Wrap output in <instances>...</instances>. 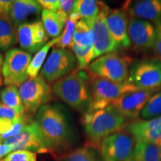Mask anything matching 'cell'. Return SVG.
<instances>
[{
  "label": "cell",
  "instance_id": "1",
  "mask_svg": "<svg viewBox=\"0 0 161 161\" xmlns=\"http://www.w3.org/2000/svg\"><path fill=\"white\" fill-rule=\"evenodd\" d=\"M36 122L49 152L65 149L71 142L66 116L56 105L45 104L37 110Z\"/></svg>",
  "mask_w": 161,
  "mask_h": 161
},
{
  "label": "cell",
  "instance_id": "2",
  "mask_svg": "<svg viewBox=\"0 0 161 161\" xmlns=\"http://www.w3.org/2000/svg\"><path fill=\"white\" fill-rule=\"evenodd\" d=\"M52 92L74 110L85 114L91 102L89 74L82 69L73 70L55 82Z\"/></svg>",
  "mask_w": 161,
  "mask_h": 161
},
{
  "label": "cell",
  "instance_id": "3",
  "mask_svg": "<svg viewBox=\"0 0 161 161\" xmlns=\"http://www.w3.org/2000/svg\"><path fill=\"white\" fill-rule=\"evenodd\" d=\"M126 120L114 107L109 105L104 109L86 113L83 124L90 143L99 148L104 139L124 129Z\"/></svg>",
  "mask_w": 161,
  "mask_h": 161
},
{
  "label": "cell",
  "instance_id": "4",
  "mask_svg": "<svg viewBox=\"0 0 161 161\" xmlns=\"http://www.w3.org/2000/svg\"><path fill=\"white\" fill-rule=\"evenodd\" d=\"M90 87L91 93V102L86 113H91L104 109L126 92L138 90L128 83H116L105 78L98 77L90 72Z\"/></svg>",
  "mask_w": 161,
  "mask_h": 161
},
{
  "label": "cell",
  "instance_id": "5",
  "mask_svg": "<svg viewBox=\"0 0 161 161\" xmlns=\"http://www.w3.org/2000/svg\"><path fill=\"white\" fill-rule=\"evenodd\" d=\"M132 59L116 52L106 54L93 60L89 65L90 71L98 77L116 83H124L129 76Z\"/></svg>",
  "mask_w": 161,
  "mask_h": 161
},
{
  "label": "cell",
  "instance_id": "6",
  "mask_svg": "<svg viewBox=\"0 0 161 161\" xmlns=\"http://www.w3.org/2000/svg\"><path fill=\"white\" fill-rule=\"evenodd\" d=\"M127 81L138 90L161 91V61L144 58L131 64Z\"/></svg>",
  "mask_w": 161,
  "mask_h": 161
},
{
  "label": "cell",
  "instance_id": "7",
  "mask_svg": "<svg viewBox=\"0 0 161 161\" xmlns=\"http://www.w3.org/2000/svg\"><path fill=\"white\" fill-rule=\"evenodd\" d=\"M31 59V54L23 49H11L6 52L2 69L4 84L21 86L29 78L28 69Z\"/></svg>",
  "mask_w": 161,
  "mask_h": 161
},
{
  "label": "cell",
  "instance_id": "8",
  "mask_svg": "<svg viewBox=\"0 0 161 161\" xmlns=\"http://www.w3.org/2000/svg\"><path fill=\"white\" fill-rule=\"evenodd\" d=\"M75 56L66 49L54 48L41 69L40 76L49 83L58 81L75 70Z\"/></svg>",
  "mask_w": 161,
  "mask_h": 161
},
{
  "label": "cell",
  "instance_id": "9",
  "mask_svg": "<svg viewBox=\"0 0 161 161\" xmlns=\"http://www.w3.org/2000/svg\"><path fill=\"white\" fill-rule=\"evenodd\" d=\"M136 142L125 130L114 133L104 139L99 146L102 161H130Z\"/></svg>",
  "mask_w": 161,
  "mask_h": 161
},
{
  "label": "cell",
  "instance_id": "10",
  "mask_svg": "<svg viewBox=\"0 0 161 161\" xmlns=\"http://www.w3.org/2000/svg\"><path fill=\"white\" fill-rule=\"evenodd\" d=\"M19 96L24 110L35 114L52 97V90L41 76L29 78L19 86Z\"/></svg>",
  "mask_w": 161,
  "mask_h": 161
},
{
  "label": "cell",
  "instance_id": "11",
  "mask_svg": "<svg viewBox=\"0 0 161 161\" xmlns=\"http://www.w3.org/2000/svg\"><path fill=\"white\" fill-rule=\"evenodd\" d=\"M3 144L11 146L13 151L26 150L35 153L49 152L36 122L28 124L17 135L5 140Z\"/></svg>",
  "mask_w": 161,
  "mask_h": 161
},
{
  "label": "cell",
  "instance_id": "12",
  "mask_svg": "<svg viewBox=\"0 0 161 161\" xmlns=\"http://www.w3.org/2000/svg\"><path fill=\"white\" fill-rule=\"evenodd\" d=\"M128 35L130 46L136 51L145 52L153 49L155 42L156 27L146 20L130 17Z\"/></svg>",
  "mask_w": 161,
  "mask_h": 161
},
{
  "label": "cell",
  "instance_id": "13",
  "mask_svg": "<svg viewBox=\"0 0 161 161\" xmlns=\"http://www.w3.org/2000/svg\"><path fill=\"white\" fill-rule=\"evenodd\" d=\"M154 92L143 90L126 92L113 102L111 105L125 119H136Z\"/></svg>",
  "mask_w": 161,
  "mask_h": 161
},
{
  "label": "cell",
  "instance_id": "14",
  "mask_svg": "<svg viewBox=\"0 0 161 161\" xmlns=\"http://www.w3.org/2000/svg\"><path fill=\"white\" fill-rule=\"evenodd\" d=\"M108 8L106 5H104L102 11L93 19L89 20L91 23L94 33V41L92 45L94 58L115 52L119 49L117 44L112 37L105 23V11Z\"/></svg>",
  "mask_w": 161,
  "mask_h": 161
},
{
  "label": "cell",
  "instance_id": "15",
  "mask_svg": "<svg viewBox=\"0 0 161 161\" xmlns=\"http://www.w3.org/2000/svg\"><path fill=\"white\" fill-rule=\"evenodd\" d=\"M17 39L23 50L32 54L47 43L48 36L41 21L26 22L17 27Z\"/></svg>",
  "mask_w": 161,
  "mask_h": 161
},
{
  "label": "cell",
  "instance_id": "16",
  "mask_svg": "<svg viewBox=\"0 0 161 161\" xmlns=\"http://www.w3.org/2000/svg\"><path fill=\"white\" fill-rule=\"evenodd\" d=\"M123 130L130 134L136 142H147L161 147V116L148 120L136 119L127 123Z\"/></svg>",
  "mask_w": 161,
  "mask_h": 161
},
{
  "label": "cell",
  "instance_id": "17",
  "mask_svg": "<svg viewBox=\"0 0 161 161\" xmlns=\"http://www.w3.org/2000/svg\"><path fill=\"white\" fill-rule=\"evenodd\" d=\"M105 23L112 37L118 47L128 49L130 43L128 35V25L129 15L122 8L110 9L105 11Z\"/></svg>",
  "mask_w": 161,
  "mask_h": 161
},
{
  "label": "cell",
  "instance_id": "18",
  "mask_svg": "<svg viewBox=\"0 0 161 161\" xmlns=\"http://www.w3.org/2000/svg\"><path fill=\"white\" fill-rule=\"evenodd\" d=\"M122 9L130 17L150 22L154 26L161 25V0L127 1Z\"/></svg>",
  "mask_w": 161,
  "mask_h": 161
},
{
  "label": "cell",
  "instance_id": "19",
  "mask_svg": "<svg viewBox=\"0 0 161 161\" xmlns=\"http://www.w3.org/2000/svg\"><path fill=\"white\" fill-rule=\"evenodd\" d=\"M41 9L40 5L35 0H17L14 2L9 18L14 25L17 28L26 23L30 16L40 15Z\"/></svg>",
  "mask_w": 161,
  "mask_h": 161
},
{
  "label": "cell",
  "instance_id": "20",
  "mask_svg": "<svg viewBox=\"0 0 161 161\" xmlns=\"http://www.w3.org/2000/svg\"><path fill=\"white\" fill-rule=\"evenodd\" d=\"M41 18V22L47 35L55 39L61 35L69 17L59 11H50L43 10Z\"/></svg>",
  "mask_w": 161,
  "mask_h": 161
},
{
  "label": "cell",
  "instance_id": "21",
  "mask_svg": "<svg viewBox=\"0 0 161 161\" xmlns=\"http://www.w3.org/2000/svg\"><path fill=\"white\" fill-rule=\"evenodd\" d=\"M94 33L89 20L81 19L75 24L72 44L80 47H91L93 45Z\"/></svg>",
  "mask_w": 161,
  "mask_h": 161
},
{
  "label": "cell",
  "instance_id": "22",
  "mask_svg": "<svg viewBox=\"0 0 161 161\" xmlns=\"http://www.w3.org/2000/svg\"><path fill=\"white\" fill-rule=\"evenodd\" d=\"M130 161H161V147L147 142H136Z\"/></svg>",
  "mask_w": 161,
  "mask_h": 161
},
{
  "label": "cell",
  "instance_id": "23",
  "mask_svg": "<svg viewBox=\"0 0 161 161\" xmlns=\"http://www.w3.org/2000/svg\"><path fill=\"white\" fill-rule=\"evenodd\" d=\"M15 28L10 18H0V50L8 52L17 43Z\"/></svg>",
  "mask_w": 161,
  "mask_h": 161
},
{
  "label": "cell",
  "instance_id": "24",
  "mask_svg": "<svg viewBox=\"0 0 161 161\" xmlns=\"http://www.w3.org/2000/svg\"><path fill=\"white\" fill-rule=\"evenodd\" d=\"M104 5V3L96 0H78L75 1L73 11L81 19L91 20L97 17Z\"/></svg>",
  "mask_w": 161,
  "mask_h": 161
},
{
  "label": "cell",
  "instance_id": "25",
  "mask_svg": "<svg viewBox=\"0 0 161 161\" xmlns=\"http://www.w3.org/2000/svg\"><path fill=\"white\" fill-rule=\"evenodd\" d=\"M24 117L15 110L1 104L0 105V136L11 131L17 122Z\"/></svg>",
  "mask_w": 161,
  "mask_h": 161
},
{
  "label": "cell",
  "instance_id": "26",
  "mask_svg": "<svg viewBox=\"0 0 161 161\" xmlns=\"http://www.w3.org/2000/svg\"><path fill=\"white\" fill-rule=\"evenodd\" d=\"M57 43L58 38L52 39L51 41L48 42L32 58L31 62H30L29 69H28V75H29V78H35L37 77L40 69H42V67H43L46 58L47 56V54L49 53L50 49L53 46H55Z\"/></svg>",
  "mask_w": 161,
  "mask_h": 161
},
{
  "label": "cell",
  "instance_id": "27",
  "mask_svg": "<svg viewBox=\"0 0 161 161\" xmlns=\"http://www.w3.org/2000/svg\"><path fill=\"white\" fill-rule=\"evenodd\" d=\"M0 96L4 105L15 110L19 114H23L24 108L17 86L14 85L7 86L2 90Z\"/></svg>",
  "mask_w": 161,
  "mask_h": 161
},
{
  "label": "cell",
  "instance_id": "28",
  "mask_svg": "<svg viewBox=\"0 0 161 161\" xmlns=\"http://www.w3.org/2000/svg\"><path fill=\"white\" fill-rule=\"evenodd\" d=\"M80 19H81V18L75 12L73 11L69 15L63 32L58 37V43L55 45L56 48L66 49V47H69L73 38L75 24Z\"/></svg>",
  "mask_w": 161,
  "mask_h": 161
},
{
  "label": "cell",
  "instance_id": "29",
  "mask_svg": "<svg viewBox=\"0 0 161 161\" xmlns=\"http://www.w3.org/2000/svg\"><path fill=\"white\" fill-rule=\"evenodd\" d=\"M142 119H152L161 116V91L153 94L140 113Z\"/></svg>",
  "mask_w": 161,
  "mask_h": 161
},
{
  "label": "cell",
  "instance_id": "30",
  "mask_svg": "<svg viewBox=\"0 0 161 161\" xmlns=\"http://www.w3.org/2000/svg\"><path fill=\"white\" fill-rule=\"evenodd\" d=\"M69 48L72 49L74 55L77 59L78 64V69H83L87 67L90 64L95 60L92 52V46L91 47H80L71 43Z\"/></svg>",
  "mask_w": 161,
  "mask_h": 161
},
{
  "label": "cell",
  "instance_id": "31",
  "mask_svg": "<svg viewBox=\"0 0 161 161\" xmlns=\"http://www.w3.org/2000/svg\"><path fill=\"white\" fill-rule=\"evenodd\" d=\"M64 161H102L92 148L83 147L72 151L64 159Z\"/></svg>",
  "mask_w": 161,
  "mask_h": 161
},
{
  "label": "cell",
  "instance_id": "32",
  "mask_svg": "<svg viewBox=\"0 0 161 161\" xmlns=\"http://www.w3.org/2000/svg\"><path fill=\"white\" fill-rule=\"evenodd\" d=\"M0 161H37V154L26 150L13 151Z\"/></svg>",
  "mask_w": 161,
  "mask_h": 161
},
{
  "label": "cell",
  "instance_id": "33",
  "mask_svg": "<svg viewBox=\"0 0 161 161\" xmlns=\"http://www.w3.org/2000/svg\"><path fill=\"white\" fill-rule=\"evenodd\" d=\"M75 1L71 0H59V5H58V11L63 12L66 14L68 17L73 12Z\"/></svg>",
  "mask_w": 161,
  "mask_h": 161
},
{
  "label": "cell",
  "instance_id": "34",
  "mask_svg": "<svg viewBox=\"0 0 161 161\" xmlns=\"http://www.w3.org/2000/svg\"><path fill=\"white\" fill-rule=\"evenodd\" d=\"M14 1L0 0V18H9Z\"/></svg>",
  "mask_w": 161,
  "mask_h": 161
},
{
  "label": "cell",
  "instance_id": "35",
  "mask_svg": "<svg viewBox=\"0 0 161 161\" xmlns=\"http://www.w3.org/2000/svg\"><path fill=\"white\" fill-rule=\"evenodd\" d=\"M41 8L46 11H57L59 5L58 0H38L37 1Z\"/></svg>",
  "mask_w": 161,
  "mask_h": 161
},
{
  "label": "cell",
  "instance_id": "36",
  "mask_svg": "<svg viewBox=\"0 0 161 161\" xmlns=\"http://www.w3.org/2000/svg\"><path fill=\"white\" fill-rule=\"evenodd\" d=\"M155 27L156 37L153 49H154V52H155L158 59L161 61V25H157Z\"/></svg>",
  "mask_w": 161,
  "mask_h": 161
},
{
  "label": "cell",
  "instance_id": "37",
  "mask_svg": "<svg viewBox=\"0 0 161 161\" xmlns=\"http://www.w3.org/2000/svg\"><path fill=\"white\" fill-rule=\"evenodd\" d=\"M13 152V148L8 145L0 143V160Z\"/></svg>",
  "mask_w": 161,
  "mask_h": 161
},
{
  "label": "cell",
  "instance_id": "38",
  "mask_svg": "<svg viewBox=\"0 0 161 161\" xmlns=\"http://www.w3.org/2000/svg\"><path fill=\"white\" fill-rule=\"evenodd\" d=\"M3 62H4L3 57V55H2V54L0 53V79H1V78H2L1 75H2V69H3Z\"/></svg>",
  "mask_w": 161,
  "mask_h": 161
},
{
  "label": "cell",
  "instance_id": "39",
  "mask_svg": "<svg viewBox=\"0 0 161 161\" xmlns=\"http://www.w3.org/2000/svg\"><path fill=\"white\" fill-rule=\"evenodd\" d=\"M2 83H3V79H0V86H1V85H2ZM0 105H1V102H0Z\"/></svg>",
  "mask_w": 161,
  "mask_h": 161
}]
</instances>
